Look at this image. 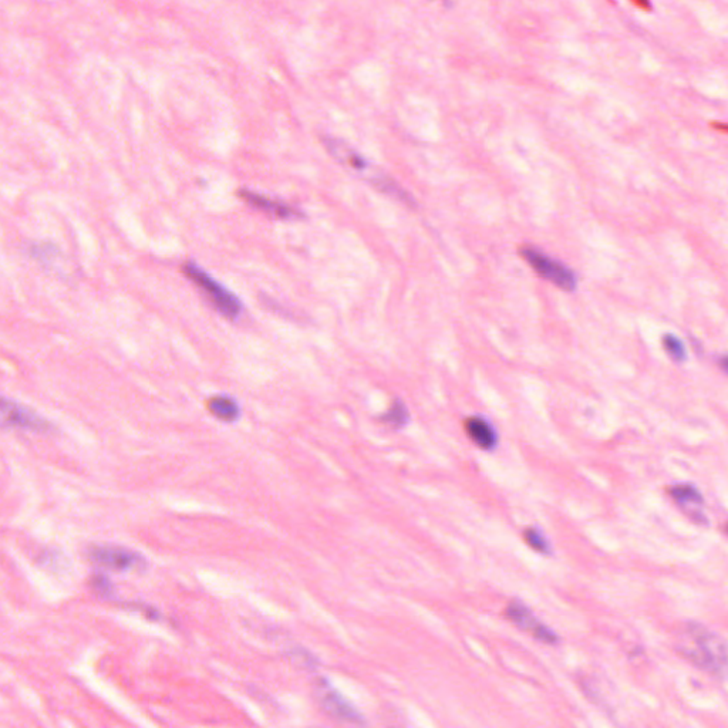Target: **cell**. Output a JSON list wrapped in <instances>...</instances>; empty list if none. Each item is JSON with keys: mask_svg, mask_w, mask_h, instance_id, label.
<instances>
[{"mask_svg": "<svg viewBox=\"0 0 728 728\" xmlns=\"http://www.w3.org/2000/svg\"><path fill=\"white\" fill-rule=\"evenodd\" d=\"M679 649L700 669L717 677L728 676V643L707 628L697 623L686 625Z\"/></svg>", "mask_w": 728, "mask_h": 728, "instance_id": "6da1fadb", "label": "cell"}, {"mask_svg": "<svg viewBox=\"0 0 728 728\" xmlns=\"http://www.w3.org/2000/svg\"><path fill=\"white\" fill-rule=\"evenodd\" d=\"M182 272L193 285H196L208 296V299L211 300V303L215 306V309L221 315L231 321H237L241 316L244 306L239 297L227 286H224L220 280H217L206 270H203L198 263L186 262L182 266Z\"/></svg>", "mask_w": 728, "mask_h": 728, "instance_id": "7a4b0ae2", "label": "cell"}, {"mask_svg": "<svg viewBox=\"0 0 728 728\" xmlns=\"http://www.w3.org/2000/svg\"><path fill=\"white\" fill-rule=\"evenodd\" d=\"M519 253H521L523 259L534 269L537 275L545 280L552 282L559 289L573 292L578 287V278L575 272L562 262L548 256L545 252L531 245H525L519 249Z\"/></svg>", "mask_w": 728, "mask_h": 728, "instance_id": "3957f363", "label": "cell"}, {"mask_svg": "<svg viewBox=\"0 0 728 728\" xmlns=\"http://www.w3.org/2000/svg\"><path fill=\"white\" fill-rule=\"evenodd\" d=\"M505 616L515 626L525 632H530L535 639L545 645H556L559 642V636L554 631L547 628L541 620L537 619L531 609H528L521 602L509 603L505 610Z\"/></svg>", "mask_w": 728, "mask_h": 728, "instance_id": "277c9868", "label": "cell"}, {"mask_svg": "<svg viewBox=\"0 0 728 728\" xmlns=\"http://www.w3.org/2000/svg\"><path fill=\"white\" fill-rule=\"evenodd\" d=\"M323 145L339 164H342L343 167H346L357 174L359 172L363 174L364 178H367L369 182H371V184L383 174L380 171H374L371 168V165L369 164V161L362 154H359L354 148H352L349 144H346L345 141H342L339 138L325 137Z\"/></svg>", "mask_w": 728, "mask_h": 728, "instance_id": "5b68a950", "label": "cell"}, {"mask_svg": "<svg viewBox=\"0 0 728 728\" xmlns=\"http://www.w3.org/2000/svg\"><path fill=\"white\" fill-rule=\"evenodd\" d=\"M316 693L321 704L330 715L353 724L364 722L362 714L326 679L318 680Z\"/></svg>", "mask_w": 728, "mask_h": 728, "instance_id": "8992f818", "label": "cell"}, {"mask_svg": "<svg viewBox=\"0 0 728 728\" xmlns=\"http://www.w3.org/2000/svg\"><path fill=\"white\" fill-rule=\"evenodd\" d=\"M238 193L252 208H256V210H259L265 214H269L270 217H275L279 220H297L302 217L300 211H297L296 208H293L279 199H272L263 193H259V192H255L251 189H241Z\"/></svg>", "mask_w": 728, "mask_h": 728, "instance_id": "52a82bcc", "label": "cell"}, {"mask_svg": "<svg viewBox=\"0 0 728 728\" xmlns=\"http://www.w3.org/2000/svg\"><path fill=\"white\" fill-rule=\"evenodd\" d=\"M2 419L5 424L30 429L36 431H44L49 429V424L39 414L32 411L30 408L20 405L12 400H4L2 402Z\"/></svg>", "mask_w": 728, "mask_h": 728, "instance_id": "ba28073f", "label": "cell"}, {"mask_svg": "<svg viewBox=\"0 0 728 728\" xmlns=\"http://www.w3.org/2000/svg\"><path fill=\"white\" fill-rule=\"evenodd\" d=\"M91 558H93V561H95L97 563H100L102 566L117 569V571H127V569L136 568V566H138V562H140V558L130 551L120 549V548H107V547L94 548L91 551Z\"/></svg>", "mask_w": 728, "mask_h": 728, "instance_id": "9c48e42d", "label": "cell"}, {"mask_svg": "<svg viewBox=\"0 0 728 728\" xmlns=\"http://www.w3.org/2000/svg\"><path fill=\"white\" fill-rule=\"evenodd\" d=\"M465 433L470 440L482 450H494L498 443L495 429L482 417H470L464 424Z\"/></svg>", "mask_w": 728, "mask_h": 728, "instance_id": "30bf717a", "label": "cell"}, {"mask_svg": "<svg viewBox=\"0 0 728 728\" xmlns=\"http://www.w3.org/2000/svg\"><path fill=\"white\" fill-rule=\"evenodd\" d=\"M208 408L217 419L224 422H235L239 417L238 402L228 395H217L208 402Z\"/></svg>", "mask_w": 728, "mask_h": 728, "instance_id": "8fae6325", "label": "cell"}, {"mask_svg": "<svg viewBox=\"0 0 728 728\" xmlns=\"http://www.w3.org/2000/svg\"><path fill=\"white\" fill-rule=\"evenodd\" d=\"M410 420V412L405 407V404L400 400H395L391 407L388 408V411L386 414L381 415V422L384 424H388L391 426L393 429H402Z\"/></svg>", "mask_w": 728, "mask_h": 728, "instance_id": "7c38bea8", "label": "cell"}, {"mask_svg": "<svg viewBox=\"0 0 728 728\" xmlns=\"http://www.w3.org/2000/svg\"><path fill=\"white\" fill-rule=\"evenodd\" d=\"M669 492L681 505H688V503L701 505L704 501L700 491L694 485H690V484H681V485L672 487L669 489Z\"/></svg>", "mask_w": 728, "mask_h": 728, "instance_id": "4fadbf2b", "label": "cell"}, {"mask_svg": "<svg viewBox=\"0 0 728 728\" xmlns=\"http://www.w3.org/2000/svg\"><path fill=\"white\" fill-rule=\"evenodd\" d=\"M662 345H663V349L666 350V353L674 360V362H684L686 357H687V350H686V346L683 343L681 339H679L676 335H672V333H666L663 338H662Z\"/></svg>", "mask_w": 728, "mask_h": 728, "instance_id": "5bb4252c", "label": "cell"}, {"mask_svg": "<svg viewBox=\"0 0 728 728\" xmlns=\"http://www.w3.org/2000/svg\"><path fill=\"white\" fill-rule=\"evenodd\" d=\"M524 539L525 542L537 552L539 554H544V555H551L552 554V549H551V545L548 542V539L542 535V532L537 528H528L524 534Z\"/></svg>", "mask_w": 728, "mask_h": 728, "instance_id": "9a60e30c", "label": "cell"}, {"mask_svg": "<svg viewBox=\"0 0 728 728\" xmlns=\"http://www.w3.org/2000/svg\"><path fill=\"white\" fill-rule=\"evenodd\" d=\"M632 4L645 12H650L653 9L650 0H632Z\"/></svg>", "mask_w": 728, "mask_h": 728, "instance_id": "2e32d148", "label": "cell"}, {"mask_svg": "<svg viewBox=\"0 0 728 728\" xmlns=\"http://www.w3.org/2000/svg\"><path fill=\"white\" fill-rule=\"evenodd\" d=\"M718 364H720L721 370L728 376V354H722V356L718 359Z\"/></svg>", "mask_w": 728, "mask_h": 728, "instance_id": "e0dca14e", "label": "cell"}, {"mask_svg": "<svg viewBox=\"0 0 728 728\" xmlns=\"http://www.w3.org/2000/svg\"><path fill=\"white\" fill-rule=\"evenodd\" d=\"M712 129L722 131V133H728V124H724V123H714Z\"/></svg>", "mask_w": 728, "mask_h": 728, "instance_id": "ac0fdd59", "label": "cell"}, {"mask_svg": "<svg viewBox=\"0 0 728 728\" xmlns=\"http://www.w3.org/2000/svg\"><path fill=\"white\" fill-rule=\"evenodd\" d=\"M725 532L728 534V524H727V527H725Z\"/></svg>", "mask_w": 728, "mask_h": 728, "instance_id": "d6986e66", "label": "cell"}]
</instances>
